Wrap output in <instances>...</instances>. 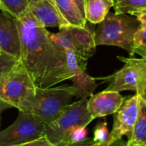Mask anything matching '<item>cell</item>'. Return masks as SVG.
Returning a JSON list of instances; mask_svg holds the SVG:
<instances>
[{
  "mask_svg": "<svg viewBox=\"0 0 146 146\" xmlns=\"http://www.w3.org/2000/svg\"><path fill=\"white\" fill-rule=\"evenodd\" d=\"M115 0H85V16L92 24L102 22L110 9L114 7Z\"/></svg>",
  "mask_w": 146,
  "mask_h": 146,
  "instance_id": "cell-12",
  "label": "cell"
},
{
  "mask_svg": "<svg viewBox=\"0 0 146 146\" xmlns=\"http://www.w3.org/2000/svg\"><path fill=\"white\" fill-rule=\"evenodd\" d=\"M140 22L127 14L108 13L94 33L96 46L112 45L127 50L130 56L134 53V36Z\"/></svg>",
  "mask_w": 146,
  "mask_h": 146,
  "instance_id": "cell-2",
  "label": "cell"
},
{
  "mask_svg": "<svg viewBox=\"0 0 146 146\" xmlns=\"http://www.w3.org/2000/svg\"><path fill=\"white\" fill-rule=\"evenodd\" d=\"M87 139L88 131L86 127H79L70 133L67 146H77L86 142Z\"/></svg>",
  "mask_w": 146,
  "mask_h": 146,
  "instance_id": "cell-21",
  "label": "cell"
},
{
  "mask_svg": "<svg viewBox=\"0 0 146 146\" xmlns=\"http://www.w3.org/2000/svg\"><path fill=\"white\" fill-rule=\"evenodd\" d=\"M20 64V60L7 53L0 54V77L9 73Z\"/></svg>",
  "mask_w": 146,
  "mask_h": 146,
  "instance_id": "cell-19",
  "label": "cell"
},
{
  "mask_svg": "<svg viewBox=\"0 0 146 146\" xmlns=\"http://www.w3.org/2000/svg\"><path fill=\"white\" fill-rule=\"evenodd\" d=\"M142 58H145V59H146V55H145V57H142Z\"/></svg>",
  "mask_w": 146,
  "mask_h": 146,
  "instance_id": "cell-30",
  "label": "cell"
},
{
  "mask_svg": "<svg viewBox=\"0 0 146 146\" xmlns=\"http://www.w3.org/2000/svg\"><path fill=\"white\" fill-rule=\"evenodd\" d=\"M18 146H54L44 136V137H41L38 139H35V140H33V141H30L28 143H26V144H23V145H21Z\"/></svg>",
  "mask_w": 146,
  "mask_h": 146,
  "instance_id": "cell-23",
  "label": "cell"
},
{
  "mask_svg": "<svg viewBox=\"0 0 146 146\" xmlns=\"http://www.w3.org/2000/svg\"><path fill=\"white\" fill-rule=\"evenodd\" d=\"M127 59L135 66L139 72V85L136 94L146 104V59L133 56L127 57Z\"/></svg>",
  "mask_w": 146,
  "mask_h": 146,
  "instance_id": "cell-16",
  "label": "cell"
},
{
  "mask_svg": "<svg viewBox=\"0 0 146 146\" xmlns=\"http://www.w3.org/2000/svg\"><path fill=\"white\" fill-rule=\"evenodd\" d=\"M131 15L134 16L142 26H146V9H140L138 11H135L131 14Z\"/></svg>",
  "mask_w": 146,
  "mask_h": 146,
  "instance_id": "cell-25",
  "label": "cell"
},
{
  "mask_svg": "<svg viewBox=\"0 0 146 146\" xmlns=\"http://www.w3.org/2000/svg\"><path fill=\"white\" fill-rule=\"evenodd\" d=\"M125 98L117 92L103 91L92 95L87 102V110L92 119L115 114L124 103Z\"/></svg>",
  "mask_w": 146,
  "mask_h": 146,
  "instance_id": "cell-8",
  "label": "cell"
},
{
  "mask_svg": "<svg viewBox=\"0 0 146 146\" xmlns=\"http://www.w3.org/2000/svg\"><path fill=\"white\" fill-rule=\"evenodd\" d=\"M46 124L33 115L20 111L16 120L0 131V146H18L44 136Z\"/></svg>",
  "mask_w": 146,
  "mask_h": 146,
  "instance_id": "cell-6",
  "label": "cell"
},
{
  "mask_svg": "<svg viewBox=\"0 0 146 146\" xmlns=\"http://www.w3.org/2000/svg\"><path fill=\"white\" fill-rule=\"evenodd\" d=\"M127 145V143H125L124 141H122L121 139V140H118L111 145H107V144H101V143H94L93 141L92 142H85L81 145H79L77 146H126Z\"/></svg>",
  "mask_w": 146,
  "mask_h": 146,
  "instance_id": "cell-24",
  "label": "cell"
},
{
  "mask_svg": "<svg viewBox=\"0 0 146 146\" xmlns=\"http://www.w3.org/2000/svg\"><path fill=\"white\" fill-rule=\"evenodd\" d=\"M0 50L20 60L21 40L16 18L0 11Z\"/></svg>",
  "mask_w": 146,
  "mask_h": 146,
  "instance_id": "cell-9",
  "label": "cell"
},
{
  "mask_svg": "<svg viewBox=\"0 0 146 146\" xmlns=\"http://www.w3.org/2000/svg\"><path fill=\"white\" fill-rule=\"evenodd\" d=\"M74 98L72 86L36 89L35 96L21 111L30 113L46 125L55 121Z\"/></svg>",
  "mask_w": 146,
  "mask_h": 146,
  "instance_id": "cell-3",
  "label": "cell"
},
{
  "mask_svg": "<svg viewBox=\"0 0 146 146\" xmlns=\"http://www.w3.org/2000/svg\"><path fill=\"white\" fill-rule=\"evenodd\" d=\"M115 14H127L146 9V0H115Z\"/></svg>",
  "mask_w": 146,
  "mask_h": 146,
  "instance_id": "cell-17",
  "label": "cell"
},
{
  "mask_svg": "<svg viewBox=\"0 0 146 146\" xmlns=\"http://www.w3.org/2000/svg\"><path fill=\"white\" fill-rule=\"evenodd\" d=\"M28 10L43 27L59 29L70 26L57 9L53 0H37L29 4Z\"/></svg>",
  "mask_w": 146,
  "mask_h": 146,
  "instance_id": "cell-10",
  "label": "cell"
},
{
  "mask_svg": "<svg viewBox=\"0 0 146 146\" xmlns=\"http://www.w3.org/2000/svg\"><path fill=\"white\" fill-rule=\"evenodd\" d=\"M1 53H3V52H2V51H1V50H0V54H1Z\"/></svg>",
  "mask_w": 146,
  "mask_h": 146,
  "instance_id": "cell-31",
  "label": "cell"
},
{
  "mask_svg": "<svg viewBox=\"0 0 146 146\" xmlns=\"http://www.w3.org/2000/svg\"><path fill=\"white\" fill-rule=\"evenodd\" d=\"M88 98H81L65 108L62 114L47 124L44 137L54 146H67L70 133L79 127H87L93 119L87 110Z\"/></svg>",
  "mask_w": 146,
  "mask_h": 146,
  "instance_id": "cell-4",
  "label": "cell"
},
{
  "mask_svg": "<svg viewBox=\"0 0 146 146\" xmlns=\"http://www.w3.org/2000/svg\"><path fill=\"white\" fill-rule=\"evenodd\" d=\"M8 13L16 19L27 11L29 4L37 0H0Z\"/></svg>",
  "mask_w": 146,
  "mask_h": 146,
  "instance_id": "cell-18",
  "label": "cell"
},
{
  "mask_svg": "<svg viewBox=\"0 0 146 146\" xmlns=\"http://www.w3.org/2000/svg\"><path fill=\"white\" fill-rule=\"evenodd\" d=\"M110 139V132L108 128V123L106 121L99 122L95 129L92 141L94 143H101V144H107Z\"/></svg>",
  "mask_w": 146,
  "mask_h": 146,
  "instance_id": "cell-22",
  "label": "cell"
},
{
  "mask_svg": "<svg viewBox=\"0 0 146 146\" xmlns=\"http://www.w3.org/2000/svg\"><path fill=\"white\" fill-rule=\"evenodd\" d=\"M62 17L70 26L85 27L86 20L83 17L77 5L73 0H53Z\"/></svg>",
  "mask_w": 146,
  "mask_h": 146,
  "instance_id": "cell-13",
  "label": "cell"
},
{
  "mask_svg": "<svg viewBox=\"0 0 146 146\" xmlns=\"http://www.w3.org/2000/svg\"><path fill=\"white\" fill-rule=\"evenodd\" d=\"M37 86L27 71L20 64L0 77V102L21 111L35 96Z\"/></svg>",
  "mask_w": 146,
  "mask_h": 146,
  "instance_id": "cell-5",
  "label": "cell"
},
{
  "mask_svg": "<svg viewBox=\"0 0 146 146\" xmlns=\"http://www.w3.org/2000/svg\"><path fill=\"white\" fill-rule=\"evenodd\" d=\"M73 1L77 5L78 9L80 11L83 17L86 19V16H85V0H73Z\"/></svg>",
  "mask_w": 146,
  "mask_h": 146,
  "instance_id": "cell-26",
  "label": "cell"
},
{
  "mask_svg": "<svg viewBox=\"0 0 146 146\" xmlns=\"http://www.w3.org/2000/svg\"><path fill=\"white\" fill-rule=\"evenodd\" d=\"M8 107H9L8 105H6L5 104H3V103L0 102V113H1L3 110H5L6 108H8Z\"/></svg>",
  "mask_w": 146,
  "mask_h": 146,
  "instance_id": "cell-27",
  "label": "cell"
},
{
  "mask_svg": "<svg viewBox=\"0 0 146 146\" xmlns=\"http://www.w3.org/2000/svg\"><path fill=\"white\" fill-rule=\"evenodd\" d=\"M126 146H145V145H138V144H132V143H127V145Z\"/></svg>",
  "mask_w": 146,
  "mask_h": 146,
  "instance_id": "cell-29",
  "label": "cell"
},
{
  "mask_svg": "<svg viewBox=\"0 0 146 146\" xmlns=\"http://www.w3.org/2000/svg\"><path fill=\"white\" fill-rule=\"evenodd\" d=\"M127 143L146 146V104L140 98L138 118Z\"/></svg>",
  "mask_w": 146,
  "mask_h": 146,
  "instance_id": "cell-15",
  "label": "cell"
},
{
  "mask_svg": "<svg viewBox=\"0 0 146 146\" xmlns=\"http://www.w3.org/2000/svg\"><path fill=\"white\" fill-rule=\"evenodd\" d=\"M70 80L73 82L74 98L80 99L91 98L98 86L97 79L88 75L86 72L78 74Z\"/></svg>",
  "mask_w": 146,
  "mask_h": 146,
  "instance_id": "cell-14",
  "label": "cell"
},
{
  "mask_svg": "<svg viewBox=\"0 0 146 146\" xmlns=\"http://www.w3.org/2000/svg\"><path fill=\"white\" fill-rule=\"evenodd\" d=\"M134 53L145 57L146 55V26H140L134 36Z\"/></svg>",
  "mask_w": 146,
  "mask_h": 146,
  "instance_id": "cell-20",
  "label": "cell"
},
{
  "mask_svg": "<svg viewBox=\"0 0 146 146\" xmlns=\"http://www.w3.org/2000/svg\"><path fill=\"white\" fill-rule=\"evenodd\" d=\"M0 11H2V12H6V13H8V11H7V9H5V7L3 6V4L1 3V1H0Z\"/></svg>",
  "mask_w": 146,
  "mask_h": 146,
  "instance_id": "cell-28",
  "label": "cell"
},
{
  "mask_svg": "<svg viewBox=\"0 0 146 146\" xmlns=\"http://www.w3.org/2000/svg\"><path fill=\"white\" fill-rule=\"evenodd\" d=\"M139 97L135 94L124 100V103L115 113L113 127L110 133L107 145L121 140L123 136L130 137L139 115Z\"/></svg>",
  "mask_w": 146,
  "mask_h": 146,
  "instance_id": "cell-7",
  "label": "cell"
},
{
  "mask_svg": "<svg viewBox=\"0 0 146 146\" xmlns=\"http://www.w3.org/2000/svg\"><path fill=\"white\" fill-rule=\"evenodd\" d=\"M20 40V62L38 88L51 87L68 80L66 57L50 38V32L27 9L16 19Z\"/></svg>",
  "mask_w": 146,
  "mask_h": 146,
  "instance_id": "cell-1",
  "label": "cell"
},
{
  "mask_svg": "<svg viewBox=\"0 0 146 146\" xmlns=\"http://www.w3.org/2000/svg\"><path fill=\"white\" fill-rule=\"evenodd\" d=\"M117 58L124 62V66L110 76L98 79L110 81L109 86L105 89L106 91L117 92L123 91L136 92L139 85V72L137 68L127 57L117 56Z\"/></svg>",
  "mask_w": 146,
  "mask_h": 146,
  "instance_id": "cell-11",
  "label": "cell"
}]
</instances>
